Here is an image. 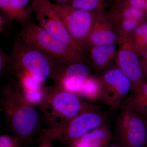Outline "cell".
I'll list each match as a JSON object with an SVG mask.
<instances>
[{"label": "cell", "mask_w": 147, "mask_h": 147, "mask_svg": "<svg viewBox=\"0 0 147 147\" xmlns=\"http://www.w3.org/2000/svg\"><path fill=\"white\" fill-rule=\"evenodd\" d=\"M13 48L2 74L13 76L25 96L40 93L48 79L53 80L62 66L33 44L17 34Z\"/></svg>", "instance_id": "1"}, {"label": "cell", "mask_w": 147, "mask_h": 147, "mask_svg": "<svg viewBox=\"0 0 147 147\" xmlns=\"http://www.w3.org/2000/svg\"><path fill=\"white\" fill-rule=\"evenodd\" d=\"M1 76L0 106L6 123L22 146H28L41 132L39 113L24 96L15 78L7 74Z\"/></svg>", "instance_id": "2"}, {"label": "cell", "mask_w": 147, "mask_h": 147, "mask_svg": "<svg viewBox=\"0 0 147 147\" xmlns=\"http://www.w3.org/2000/svg\"><path fill=\"white\" fill-rule=\"evenodd\" d=\"M38 105L49 128L63 126L82 113L98 109L78 95L54 86L43 87Z\"/></svg>", "instance_id": "3"}, {"label": "cell", "mask_w": 147, "mask_h": 147, "mask_svg": "<svg viewBox=\"0 0 147 147\" xmlns=\"http://www.w3.org/2000/svg\"><path fill=\"white\" fill-rule=\"evenodd\" d=\"M21 27L18 34L22 39L38 47L60 63H90L87 54L75 50L53 36L33 21L23 24Z\"/></svg>", "instance_id": "4"}, {"label": "cell", "mask_w": 147, "mask_h": 147, "mask_svg": "<svg viewBox=\"0 0 147 147\" xmlns=\"http://www.w3.org/2000/svg\"><path fill=\"white\" fill-rule=\"evenodd\" d=\"M106 124V116L97 109L82 113L63 126L42 129L40 134L52 142L70 145L89 131Z\"/></svg>", "instance_id": "5"}, {"label": "cell", "mask_w": 147, "mask_h": 147, "mask_svg": "<svg viewBox=\"0 0 147 147\" xmlns=\"http://www.w3.org/2000/svg\"><path fill=\"white\" fill-rule=\"evenodd\" d=\"M116 132L123 147H147V120L123 104Z\"/></svg>", "instance_id": "6"}, {"label": "cell", "mask_w": 147, "mask_h": 147, "mask_svg": "<svg viewBox=\"0 0 147 147\" xmlns=\"http://www.w3.org/2000/svg\"><path fill=\"white\" fill-rule=\"evenodd\" d=\"M40 26L56 38L77 51L88 55L85 47L76 42L67 31L49 0H32L30 4Z\"/></svg>", "instance_id": "7"}, {"label": "cell", "mask_w": 147, "mask_h": 147, "mask_svg": "<svg viewBox=\"0 0 147 147\" xmlns=\"http://www.w3.org/2000/svg\"><path fill=\"white\" fill-rule=\"evenodd\" d=\"M101 90L99 100L113 108H118L124 98L131 91V83L115 64H112L97 76Z\"/></svg>", "instance_id": "8"}, {"label": "cell", "mask_w": 147, "mask_h": 147, "mask_svg": "<svg viewBox=\"0 0 147 147\" xmlns=\"http://www.w3.org/2000/svg\"><path fill=\"white\" fill-rule=\"evenodd\" d=\"M53 5L72 38L86 49L85 43L97 13L74 8L67 4L53 3Z\"/></svg>", "instance_id": "9"}, {"label": "cell", "mask_w": 147, "mask_h": 147, "mask_svg": "<svg viewBox=\"0 0 147 147\" xmlns=\"http://www.w3.org/2000/svg\"><path fill=\"white\" fill-rule=\"evenodd\" d=\"M115 64L131 83V91H137L147 82L142 74L140 57L131 43V36H119Z\"/></svg>", "instance_id": "10"}, {"label": "cell", "mask_w": 147, "mask_h": 147, "mask_svg": "<svg viewBox=\"0 0 147 147\" xmlns=\"http://www.w3.org/2000/svg\"><path fill=\"white\" fill-rule=\"evenodd\" d=\"M91 69L90 63L63 65L53 79V86L77 94L85 81L91 75Z\"/></svg>", "instance_id": "11"}, {"label": "cell", "mask_w": 147, "mask_h": 147, "mask_svg": "<svg viewBox=\"0 0 147 147\" xmlns=\"http://www.w3.org/2000/svg\"><path fill=\"white\" fill-rule=\"evenodd\" d=\"M119 36L106 11L97 13L88 37L86 48L93 46L118 44Z\"/></svg>", "instance_id": "12"}, {"label": "cell", "mask_w": 147, "mask_h": 147, "mask_svg": "<svg viewBox=\"0 0 147 147\" xmlns=\"http://www.w3.org/2000/svg\"><path fill=\"white\" fill-rule=\"evenodd\" d=\"M118 48L117 45L93 46L87 48L91 69L94 76H98L113 64L115 60Z\"/></svg>", "instance_id": "13"}, {"label": "cell", "mask_w": 147, "mask_h": 147, "mask_svg": "<svg viewBox=\"0 0 147 147\" xmlns=\"http://www.w3.org/2000/svg\"><path fill=\"white\" fill-rule=\"evenodd\" d=\"M30 0H10L7 10L1 15L12 23L16 20L19 25L32 21V14L34 12L31 5H28Z\"/></svg>", "instance_id": "14"}, {"label": "cell", "mask_w": 147, "mask_h": 147, "mask_svg": "<svg viewBox=\"0 0 147 147\" xmlns=\"http://www.w3.org/2000/svg\"><path fill=\"white\" fill-rule=\"evenodd\" d=\"M112 138L111 130L107 124L89 131L74 142L85 147H106Z\"/></svg>", "instance_id": "15"}, {"label": "cell", "mask_w": 147, "mask_h": 147, "mask_svg": "<svg viewBox=\"0 0 147 147\" xmlns=\"http://www.w3.org/2000/svg\"><path fill=\"white\" fill-rule=\"evenodd\" d=\"M108 17L119 36H131L135 29L142 22L114 13L108 10ZM144 23V22H143Z\"/></svg>", "instance_id": "16"}, {"label": "cell", "mask_w": 147, "mask_h": 147, "mask_svg": "<svg viewBox=\"0 0 147 147\" xmlns=\"http://www.w3.org/2000/svg\"><path fill=\"white\" fill-rule=\"evenodd\" d=\"M123 104L147 120V82L137 91L133 92Z\"/></svg>", "instance_id": "17"}, {"label": "cell", "mask_w": 147, "mask_h": 147, "mask_svg": "<svg viewBox=\"0 0 147 147\" xmlns=\"http://www.w3.org/2000/svg\"><path fill=\"white\" fill-rule=\"evenodd\" d=\"M101 86L98 77L90 75L85 81L77 95L92 101L99 100Z\"/></svg>", "instance_id": "18"}, {"label": "cell", "mask_w": 147, "mask_h": 147, "mask_svg": "<svg viewBox=\"0 0 147 147\" xmlns=\"http://www.w3.org/2000/svg\"><path fill=\"white\" fill-rule=\"evenodd\" d=\"M134 50L141 57L147 50V21L139 24L131 36Z\"/></svg>", "instance_id": "19"}, {"label": "cell", "mask_w": 147, "mask_h": 147, "mask_svg": "<svg viewBox=\"0 0 147 147\" xmlns=\"http://www.w3.org/2000/svg\"><path fill=\"white\" fill-rule=\"evenodd\" d=\"M67 4L74 8L98 13L106 11L109 4L107 0H69Z\"/></svg>", "instance_id": "20"}, {"label": "cell", "mask_w": 147, "mask_h": 147, "mask_svg": "<svg viewBox=\"0 0 147 147\" xmlns=\"http://www.w3.org/2000/svg\"><path fill=\"white\" fill-rule=\"evenodd\" d=\"M0 147H23L18 139L7 134L1 135Z\"/></svg>", "instance_id": "21"}, {"label": "cell", "mask_w": 147, "mask_h": 147, "mask_svg": "<svg viewBox=\"0 0 147 147\" xmlns=\"http://www.w3.org/2000/svg\"><path fill=\"white\" fill-rule=\"evenodd\" d=\"M114 2H116L123 5L140 9L146 12L145 10L146 5V0H116Z\"/></svg>", "instance_id": "22"}, {"label": "cell", "mask_w": 147, "mask_h": 147, "mask_svg": "<svg viewBox=\"0 0 147 147\" xmlns=\"http://www.w3.org/2000/svg\"><path fill=\"white\" fill-rule=\"evenodd\" d=\"M10 56L4 51L2 48L0 49V74L2 73L4 69L8 63Z\"/></svg>", "instance_id": "23"}, {"label": "cell", "mask_w": 147, "mask_h": 147, "mask_svg": "<svg viewBox=\"0 0 147 147\" xmlns=\"http://www.w3.org/2000/svg\"><path fill=\"white\" fill-rule=\"evenodd\" d=\"M140 63L142 74L147 82V50L140 57Z\"/></svg>", "instance_id": "24"}, {"label": "cell", "mask_w": 147, "mask_h": 147, "mask_svg": "<svg viewBox=\"0 0 147 147\" xmlns=\"http://www.w3.org/2000/svg\"><path fill=\"white\" fill-rule=\"evenodd\" d=\"M39 141L40 144L36 147H54L51 140L45 135L40 134Z\"/></svg>", "instance_id": "25"}, {"label": "cell", "mask_w": 147, "mask_h": 147, "mask_svg": "<svg viewBox=\"0 0 147 147\" xmlns=\"http://www.w3.org/2000/svg\"><path fill=\"white\" fill-rule=\"evenodd\" d=\"M146 10H145V11H146V13L147 14V0H146Z\"/></svg>", "instance_id": "26"}, {"label": "cell", "mask_w": 147, "mask_h": 147, "mask_svg": "<svg viewBox=\"0 0 147 147\" xmlns=\"http://www.w3.org/2000/svg\"><path fill=\"white\" fill-rule=\"evenodd\" d=\"M112 1H113V2L115 1H116V0H112Z\"/></svg>", "instance_id": "27"}, {"label": "cell", "mask_w": 147, "mask_h": 147, "mask_svg": "<svg viewBox=\"0 0 147 147\" xmlns=\"http://www.w3.org/2000/svg\"><path fill=\"white\" fill-rule=\"evenodd\" d=\"M118 147L113 146V147Z\"/></svg>", "instance_id": "28"}, {"label": "cell", "mask_w": 147, "mask_h": 147, "mask_svg": "<svg viewBox=\"0 0 147 147\" xmlns=\"http://www.w3.org/2000/svg\"></svg>", "instance_id": "29"}]
</instances>
